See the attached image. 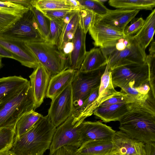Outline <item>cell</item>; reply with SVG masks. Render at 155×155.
Instances as JSON below:
<instances>
[{"label": "cell", "instance_id": "cell-1", "mask_svg": "<svg viewBox=\"0 0 155 155\" xmlns=\"http://www.w3.org/2000/svg\"><path fill=\"white\" fill-rule=\"evenodd\" d=\"M120 130L144 143L155 142V100L131 110L119 121Z\"/></svg>", "mask_w": 155, "mask_h": 155}, {"label": "cell", "instance_id": "cell-2", "mask_svg": "<svg viewBox=\"0 0 155 155\" xmlns=\"http://www.w3.org/2000/svg\"><path fill=\"white\" fill-rule=\"evenodd\" d=\"M56 128L47 115L43 116L28 131L15 137L9 150L13 155H43L49 149Z\"/></svg>", "mask_w": 155, "mask_h": 155}, {"label": "cell", "instance_id": "cell-3", "mask_svg": "<svg viewBox=\"0 0 155 155\" xmlns=\"http://www.w3.org/2000/svg\"><path fill=\"white\" fill-rule=\"evenodd\" d=\"M100 48L105 57L111 71L122 66L132 64H143L147 55L132 36H125L107 41Z\"/></svg>", "mask_w": 155, "mask_h": 155}, {"label": "cell", "instance_id": "cell-4", "mask_svg": "<svg viewBox=\"0 0 155 155\" xmlns=\"http://www.w3.org/2000/svg\"><path fill=\"white\" fill-rule=\"evenodd\" d=\"M35 100L29 81L23 87L0 103V128L15 127L25 114L34 110Z\"/></svg>", "mask_w": 155, "mask_h": 155}, {"label": "cell", "instance_id": "cell-5", "mask_svg": "<svg viewBox=\"0 0 155 155\" xmlns=\"http://www.w3.org/2000/svg\"><path fill=\"white\" fill-rule=\"evenodd\" d=\"M26 46L51 77L67 69V57L57 46L45 40L25 42Z\"/></svg>", "mask_w": 155, "mask_h": 155}, {"label": "cell", "instance_id": "cell-6", "mask_svg": "<svg viewBox=\"0 0 155 155\" xmlns=\"http://www.w3.org/2000/svg\"><path fill=\"white\" fill-rule=\"evenodd\" d=\"M0 37L23 42L45 40L30 8L27 9L8 28L0 33Z\"/></svg>", "mask_w": 155, "mask_h": 155}, {"label": "cell", "instance_id": "cell-7", "mask_svg": "<svg viewBox=\"0 0 155 155\" xmlns=\"http://www.w3.org/2000/svg\"><path fill=\"white\" fill-rule=\"evenodd\" d=\"M111 78L114 87H137L149 82L148 65L146 63L117 68L111 71Z\"/></svg>", "mask_w": 155, "mask_h": 155}, {"label": "cell", "instance_id": "cell-8", "mask_svg": "<svg viewBox=\"0 0 155 155\" xmlns=\"http://www.w3.org/2000/svg\"><path fill=\"white\" fill-rule=\"evenodd\" d=\"M72 114L64 122L56 128L50 148L49 155L64 146H72L78 148L81 141L82 123L74 121Z\"/></svg>", "mask_w": 155, "mask_h": 155}, {"label": "cell", "instance_id": "cell-9", "mask_svg": "<svg viewBox=\"0 0 155 155\" xmlns=\"http://www.w3.org/2000/svg\"><path fill=\"white\" fill-rule=\"evenodd\" d=\"M106 66L91 72L76 71L71 83L74 108L80 105L94 89L99 87Z\"/></svg>", "mask_w": 155, "mask_h": 155}, {"label": "cell", "instance_id": "cell-10", "mask_svg": "<svg viewBox=\"0 0 155 155\" xmlns=\"http://www.w3.org/2000/svg\"><path fill=\"white\" fill-rule=\"evenodd\" d=\"M74 108L71 84L51 100L47 115L56 128L72 114Z\"/></svg>", "mask_w": 155, "mask_h": 155}, {"label": "cell", "instance_id": "cell-11", "mask_svg": "<svg viewBox=\"0 0 155 155\" xmlns=\"http://www.w3.org/2000/svg\"><path fill=\"white\" fill-rule=\"evenodd\" d=\"M111 141L113 147L110 153L117 155H145V143L120 130L115 132Z\"/></svg>", "mask_w": 155, "mask_h": 155}, {"label": "cell", "instance_id": "cell-12", "mask_svg": "<svg viewBox=\"0 0 155 155\" xmlns=\"http://www.w3.org/2000/svg\"><path fill=\"white\" fill-rule=\"evenodd\" d=\"M29 78L34 98L35 110L39 107L43 102L51 76L45 68L39 64L34 69Z\"/></svg>", "mask_w": 155, "mask_h": 155}, {"label": "cell", "instance_id": "cell-13", "mask_svg": "<svg viewBox=\"0 0 155 155\" xmlns=\"http://www.w3.org/2000/svg\"><path fill=\"white\" fill-rule=\"evenodd\" d=\"M116 131L111 127L100 121H86L82 123L81 146L91 141L111 140Z\"/></svg>", "mask_w": 155, "mask_h": 155}, {"label": "cell", "instance_id": "cell-14", "mask_svg": "<svg viewBox=\"0 0 155 155\" xmlns=\"http://www.w3.org/2000/svg\"><path fill=\"white\" fill-rule=\"evenodd\" d=\"M0 45L11 52L14 59L22 65L34 69L39 64L25 42L0 37Z\"/></svg>", "mask_w": 155, "mask_h": 155}, {"label": "cell", "instance_id": "cell-15", "mask_svg": "<svg viewBox=\"0 0 155 155\" xmlns=\"http://www.w3.org/2000/svg\"><path fill=\"white\" fill-rule=\"evenodd\" d=\"M86 34L84 32L80 23L71 41L73 46L72 51L67 57V69L79 70L84 58L86 53Z\"/></svg>", "mask_w": 155, "mask_h": 155}, {"label": "cell", "instance_id": "cell-16", "mask_svg": "<svg viewBox=\"0 0 155 155\" xmlns=\"http://www.w3.org/2000/svg\"><path fill=\"white\" fill-rule=\"evenodd\" d=\"M148 101L143 103L137 101L98 107L95 110L93 114L97 118L102 120L105 123L119 121L125 114Z\"/></svg>", "mask_w": 155, "mask_h": 155}, {"label": "cell", "instance_id": "cell-17", "mask_svg": "<svg viewBox=\"0 0 155 155\" xmlns=\"http://www.w3.org/2000/svg\"><path fill=\"white\" fill-rule=\"evenodd\" d=\"M140 11L138 10H129L117 8L109 10L105 15L100 17V21L117 31H123L127 25L137 15Z\"/></svg>", "mask_w": 155, "mask_h": 155}, {"label": "cell", "instance_id": "cell-18", "mask_svg": "<svg viewBox=\"0 0 155 155\" xmlns=\"http://www.w3.org/2000/svg\"><path fill=\"white\" fill-rule=\"evenodd\" d=\"M88 31L94 41V45L99 47L104 43L125 35L123 32L116 30L100 21L97 15Z\"/></svg>", "mask_w": 155, "mask_h": 155}, {"label": "cell", "instance_id": "cell-19", "mask_svg": "<svg viewBox=\"0 0 155 155\" xmlns=\"http://www.w3.org/2000/svg\"><path fill=\"white\" fill-rule=\"evenodd\" d=\"M77 71L67 69L51 77L46 97L51 100L69 84Z\"/></svg>", "mask_w": 155, "mask_h": 155}, {"label": "cell", "instance_id": "cell-20", "mask_svg": "<svg viewBox=\"0 0 155 155\" xmlns=\"http://www.w3.org/2000/svg\"><path fill=\"white\" fill-rule=\"evenodd\" d=\"M107 60L100 47L86 51L84 58L78 71L89 72L99 70L107 65Z\"/></svg>", "mask_w": 155, "mask_h": 155}, {"label": "cell", "instance_id": "cell-21", "mask_svg": "<svg viewBox=\"0 0 155 155\" xmlns=\"http://www.w3.org/2000/svg\"><path fill=\"white\" fill-rule=\"evenodd\" d=\"M29 81L21 76L0 78V103L23 87Z\"/></svg>", "mask_w": 155, "mask_h": 155}, {"label": "cell", "instance_id": "cell-22", "mask_svg": "<svg viewBox=\"0 0 155 155\" xmlns=\"http://www.w3.org/2000/svg\"><path fill=\"white\" fill-rule=\"evenodd\" d=\"M155 9H154L144 20L143 26L134 38L144 50L150 43L155 32Z\"/></svg>", "mask_w": 155, "mask_h": 155}, {"label": "cell", "instance_id": "cell-23", "mask_svg": "<svg viewBox=\"0 0 155 155\" xmlns=\"http://www.w3.org/2000/svg\"><path fill=\"white\" fill-rule=\"evenodd\" d=\"M121 93L115 90L112 82L111 71L107 65L101 78L98 96L96 100L98 107L104 102Z\"/></svg>", "mask_w": 155, "mask_h": 155}, {"label": "cell", "instance_id": "cell-24", "mask_svg": "<svg viewBox=\"0 0 155 155\" xmlns=\"http://www.w3.org/2000/svg\"><path fill=\"white\" fill-rule=\"evenodd\" d=\"M111 140H98L88 142L78 149L79 155H107L112 148Z\"/></svg>", "mask_w": 155, "mask_h": 155}, {"label": "cell", "instance_id": "cell-25", "mask_svg": "<svg viewBox=\"0 0 155 155\" xmlns=\"http://www.w3.org/2000/svg\"><path fill=\"white\" fill-rule=\"evenodd\" d=\"M80 15V11H75L69 21L63 19V27L57 45L60 50L62 51L64 45L73 38L79 23Z\"/></svg>", "mask_w": 155, "mask_h": 155}, {"label": "cell", "instance_id": "cell-26", "mask_svg": "<svg viewBox=\"0 0 155 155\" xmlns=\"http://www.w3.org/2000/svg\"><path fill=\"white\" fill-rule=\"evenodd\" d=\"M110 5L117 8L150 10L155 6V0H110Z\"/></svg>", "mask_w": 155, "mask_h": 155}, {"label": "cell", "instance_id": "cell-27", "mask_svg": "<svg viewBox=\"0 0 155 155\" xmlns=\"http://www.w3.org/2000/svg\"><path fill=\"white\" fill-rule=\"evenodd\" d=\"M43 116L34 110L24 115L18 120L15 126V136H20L28 131Z\"/></svg>", "mask_w": 155, "mask_h": 155}, {"label": "cell", "instance_id": "cell-28", "mask_svg": "<svg viewBox=\"0 0 155 155\" xmlns=\"http://www.w3.org/2000/svg\"><path fill=\"white\" fill-rule=\"evenodd\" d=\"M32 6L40 11L58 9L74 10L68 0H32Z\"/></svg>", "mask_w": 155, "mask_h": 155}, {"label": "cell", "instance_id": "cell-29", "mask_svg": "<svg viewBox=\"0 0 155 155\" xmlns=\"http://www.w3.org/2000/svg\"><path fill=\"white\" fill-rule=\"evenodd\" d=\"M30 9L33 13L38 29L44 39L49 41L50 21L39 10L33 6Z\"/></svg>", "mask_w": 155, "mask_h": 155}, {"label": "cell", "instance_id": "cell-30", "mask_svg": "<svg viewBox=\"0 0 155 155\" xmlns=\"http://www.w3.org/2000/svg\"><path fill=\"white\" fill-rule=\"evenodd\" d=\"M15 136V127L0 128V152L10 149Z\"/></svg>", "mask_w": 155, "mask_h": 155}, {"label": "cell", "instance_id": "cell-31", "mask_svg": "<svg viewBox=\"0 0 155 155\" xmlns=\"http://www.w3.org/2000/svg\"><path fill=\"white\" fill-rule=\"evenodd\" d=\"M78 0L84 8L91 11L100 17L105 15L109 10L98 0Z\"/></svg>", "mask_w": 155, "mask_h": 155}, {"label": "cell", "instance_id": "cell-32", "mask_svg": "<svg viewBox=\"0 0 155 155\" xmlns=\"http://www.w3.org/2000/svg\"><path fill=\"white\" fill-rule=\"evenodd\" d=\"M49 41L57 45L63 30V20H50Z\"/></svg>", "mask_w": 155, "mask_h": 155}, {"label": "cell", "instance_id": "cell-33", "mask_svg": "<svg viewBox=\"0 0 155 155\" xmlns=\"http://www.w3.org/2000/svg\"><path fill=\"white\" fill-rule=\"evenodd\" d=\"M28 8L8 0L0 1L1 12L21 15Z\"/></svg>", "mask_w": 155, "mask_h": 155}, {"label": "cell", "instance_id": "cell-34", "mask_svg": "<svg viewBox=\"0 0 155 155\" xmlns=\"http://www.w3.org/2000/svg\"><path fill=\"white\" fill-rule=\"evenodd\" d=\"M80 11V23L84 32L86 34L97 15L91 11L84 8Z\"/></svg>", "mask_w": 155, "mask_h": 155}, {"label": "cell", "instance_id": "cell-35", "mask_svg": "<svg viewBox=\"0 0 155 155\" xmlns=\"http://www.w3.org/2000/svg\"><path fill=\"white\" fill-rule=\"evenodd\" d=\"M137 101L140 102L130 95L121 92L120 94L114 96L104 102L99 107H103L116 104Z\"/></svg>", "mask_w": 155, "mask_h": 155}, {"label": "cell", "instance_id": "cell-36", "mask_svg": "<svg viewBox=\"0 0 155 155\" xmlns=\"http://www.w3.org/2000/svg\"><path fill=\"white\" fill-rule=\"evenodd\" d=\"M155 55H147L146 63L148 68L149 83L153 96L155 97Z\"/></svg>", "mask_w": 155, "mask_h": 155}, {"label": "cell", "instance_id": "cell-37", "mask_svg": "<svg viewBox=\"0 0 155 155\" xmlns=\"http://www.w3.org/2000/svg\"><path fill=\"white\" fill-rule=\"evenodd\" d=\"M21 15L0 11V33L8 28Z\"/></svg>", "mask_w": 155, "mask_h": 155}, {"label": "cell", "instance_id": "cell-38", "mask_svg": "<svg viewBox=\"0 0 155 155\" xmlns=\"http://www.w3.org/2000/svg\"><path fill=\"white\" fill-rule=\"evenodd\" d=\"M72 10L58 9L40 11L50 20H63L66 15Z\"/></svg>", "mask_w": 155, "mask_h": 155}, {"label": "cell", "instance_id": "cell-39", "mask_svg": "<svg viewBox=\"0 0 155 155\" xmlns=\"http://www.w3.org/2000/svg\"><path fill=\"white\" fill-rule=\"evenodd\" d=\"M144 20L142 18H137L130 25L127 26L123 33L125 36H132L137 33L143 26Z\"/></svg>", "mask_w": 155, "mask_h": 155}, {"label": "cell", "instance_id": "cell-40", "mask_svg": "<svg viewBox=\"0 0 155 155\" xmlns=\"http://www.w3.org/2000/svg\"><path fill=\"white\" fill-rule=\"evenodd\" d=\"M78 149L74 147L64 146L58 149L52 155H79Z\"/></svg>", "mask_w": 155, "mask_h": 155}, {"label": "cell", "instance_id": "cell-41", "mask_svg": "<svg viewBox=\"0 0 155 155\" xmlns=\"http://www.w3.org/2000/svg\"><path fill=\"white\" fill-rule=\"evenodd\" d=\"M145 155H155V142L145 143Z\"/></svg>", "mask_w": 155, "mask_h": 155}, {"label": "cell", "instance_id": "cell-42", "mask_svg": "<svg viewBox=\"0 0 155 155\" xmlns=\"http://www.w3.org/2000/svg\"><path fill=\"white\" fill-rule=\"evenodd\" d=\"M15 3L21 5L26 8H30L32 6V0H7Z\"/></svg>", "mask_w": 155, "mask_h": 155}, {"label": "cell", "instance_id": "cell-43", "mask_svg": "<svg viewBox=\"0 0 155 155\" xmlns=\"http://www.w3.org/2000/svg\"><path fill=\"white\" fill-rule=\"evenodd\" d=\"M0 56L14 59L13 55L6 49L0 45Z\"/></svg>", "mask_w": 155, "mask_h": 155}, {"label": "cell", "instance_id": "cell-44", "mask_svg": "<svg viewBox=\"0 0 155 155\" xmlns=\"http://www.w3.org/2000/svg\"><path fill=\"white\" fill-rule=\"evenodd\" d=\"M68 1L74 11H80L84 8L81 5L78 0H68Z\"/></svg>", "mask_w": 155, "mask_h": 155}, {"label": "cell", "instance_id": "cell-45", "mask_svg": "<svg viewBox=\"0 0 155 155\" xmlns=\"http://www.w3.org/2000/svg\"><path fill=\"white\" fill-rule=\"evenodd\" d=\"M73 48V44L71 41L67 43L64 45L62 51L65 55H68L72 51Z\"/></svg>", "mask_w": 155, "mask_h": 155}, {"label": "cell", "instance_id": "cell-46", "mask_svg": "<svg viewBox=\"0 0 155 155\" xmlns=\"http://www.w3.org/2000/svg\"><path fill=\"white\" fill-rule=\"evenodd\" d=\"M150 43L149 48V54L155 55V42L154 40L153 39Z\"/></svg>", "mask_w": 155, "mask_h": 155}, {"label": "cell", "instance_id": "cell-47", "mask_svg": "<svg viewBox=\"0 0 155 155\" xmlns=\"http://www.w3.org/2000/svg\"><path fill=\"white\" fill-rule=\"evenodd\" d=\"M0 155H13L9 150L0 152Z\"/></svg>", "mask_w": 155, "mask_h": 155}, {"label": "cell", "instance_id": "cell-48", "mask_svg": "<svg viewBox=\"0 0 155 155\" xmlns=\"http://www.w3.org/2000/svg\"><path fill=\"white\" fill-rule=\"evenodd\" d=\"M2 57L0 56V69L3 66V64L2 62Z\"/></svg>", "mask_w": 155, "mask_h": 155}, {"label": "cell", "instance_id": "cell-49", "mask_svg": "<svg viewBox=\"0 0 155 155\" xmlns=\"http://www.w3.org/2000/svg\"><path fill=\"white\" fill-rule=\"evenodd\" d=\"M101 3L104 4V3L107 2V0H98Z\"/></svg>", "mask_w": 155, "mask_h": 155}, {"label": "cell", "instance_id": "cell-50", "mask_svg": "<svg viewBox=\"0 0 155 155\" xmlns=\"http://www.w3.org/2000/svg\"><path fill=\"white\" fill-rule=\"evenodd\" d=\"M107 155H117L114 153H109Z\"/></svg>", "mask_w": 155, "mask_h": 155}, {"label": "cell", "instance_id": "cell-51", "mask_svg": "<svg viewBox=\"0 0 155 155\" xmlns=\"http://www.w3.org/2000/svg\"></svg>", "mask_w": 155, "mask_h": 155}]
</instances>
